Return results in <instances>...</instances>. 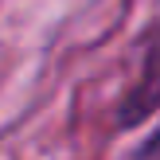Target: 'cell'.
Segmentation results:
<instances>
[{"label": "cell", "mask_w": 160, "mask_h": 160, "mask_svg": "<svg viewBox=\"0 0 160 160\" xmlns=\"http://www.w3.org/2000/svg\"><path fill=\"white\" fill-rule=\"evenodd\" d=\"M160 109V51H152L145 59V70H141L137 86H129V94L117 106V125L121 129H133L145 117H152Z\"/></svg>", "instance_id": "cell-1"}, {"label": "cell", "mask_w": 160, "mask_h": 160, "mask_svg": "<svg viewBox=\"0 0 160 160\" xmlns=\"http://www.w3.org/2000/svg\"><path fill=\"white\" fill-rule=\"evenodd\" d=\"M133 160H160V129H156L148 141H141V148L133 152Z\"/></svg>", "instance_id": "cell-2"}]
</instances>
